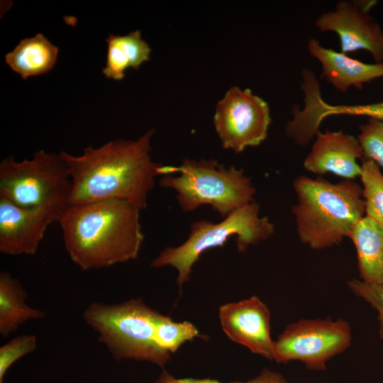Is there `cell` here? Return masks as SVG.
Listing matches in <instances>:
<instances>
[{
  "label": "cell",
  "instance_id": "cell-5",
  "mask_svg": "<svg viewBox=\"0 0 383 383\" xmlns=\"http://www.w3.org/2000/svg\"><path fill=\"white\" fill-rule=\"evenodd\" d=\"M158 313L141 299H131L117 304L92 302L82 318L115 360L147 362L163 368L171 354L155 340Z\"/></svg>",
  "mask_w": 383,
  "mask_h": 383
},
{
  "label": "cell",
  "instance_id": "cell-18",
  "mask_svg": "<svg viewBox=\"0 0 383 383\" xmlns=\"http://www.w3.org/2000/svg\"><path fill=\"white\" fill-rule=\"evenodd\" d=\"M106 42V61L102 73L108 79L121 80L127 69L138 70L143 63L150 60L151 48L142 38L140 30L124 35L110 34Z\"/></svg>",
  "mask_w": 383,
  "mask_h": 383
},
{
  "label": "cell",
  "instance_id": "cell-2",
  "mask_svg": "<svg viewBox=\"0 0 383 383\" xmlns=\"http://www.w3.org/2000/svg\"><path fill=\"white\" fill-rule=\"evenodd\" d=\"M140 211L120 199L69 206L58 222L70 260L84 271L136 260L144 240Z\"/></svg>",
  "mask_w": 383,
  "mask_h": 383
},
{
  "label": "cell",
  "instance_id": "cell-14",
  "mask_svg": "<svg viewBox=\"0 0 383 383\" xmlns=\"http://www.w3.org/2000/svg\"><path fill=\"white\" fill-rule=\"evenodd\" d=\"M308 50L321 64V77L341 92H345L351 86L362 89L365 84L383 77V62L364 63L345 53L326 48L315 39L309 40Z\"/></svg>",
  "mask_w": 383,
  "mask_h": 383
},
{
  "label": "cell",
  "instance_id": "cell-11",
  "mask_svg": "<svg viewBox=\"0 0 383 383\" xmlns=\"http://www.w3.org/2000/svg\"><path fill=\"white\" fill-rule=\"evenodd\" d=\"M218 316L221 328L229 339L255 354L273 360L271 313L258 297L253 296L221 305Z\"/></svg>",
  "mask_w": 383,
  "mask_h": 383
},
{
  "label": "cell",
  "instance_id": "cell-26",
  "mask_svg": "<svg viewBox=\"0 0 383 383\" xmlns=\"http://www.w3.org/2000/svg\"><path fill=\"white\" fill-rule=\"evenodd\" d=\"M153 383H187L185 379H177L173 375L162 370Z\"/></svg>",
  "mask_w": 383,
  "mask_h": 383
},
{
  "label": "cell",
  "instance_id": "cell-23",
  "mask_svg": "<svg viewBox=\"0 0 383 383\" xmlns=\"http://www.w3.org/2000/svg\"><path fill=\"white\" fill-rule=\"evenodd\" d=\"M351 291L368 302L378 312L379 335L383 339V285L367 284L359 279L348 282Z\"/></svg>",
  "mask_w": 383,
  "mask_h": 383
},
{
  "label": "cell",
  "instance_id": "cell-24",
  "mask_svg": "<svg viewBox=\"0 0 383 383\" xmlns=\"http://www.w3.org/2000/svg\"><path fill=\"white\" fill-rule=\"evenodd\" d=\"M324 116L332 115H352L367 116L370 118L383 121V101L365 105H338L325 104L322 108Z\"/></svg>",
  "mask_w": 383,
  "mask_h": 383
},
{
  "label": "cell",
  "instance_id": "cell-27",
  "mask_svg": "<svg viewBox=\"0 0 383 383\" xmlns=\"http://www.w3.org/2000/svg\"><path fill=\"white\" fill-rule=\"evenodd\" d=\"M184 379L187 383H222L218 380L208 379V378L206 379L184 378Z\"/></svg>",
  "mask_w": 383,
  "mask_h": 383
},
{
  "label": "cell",
  "instance_id": "cell-21",
  "mask_svg": "<svg viewBox=\"0 0 383 383\" xmlns=\"http://www.w3.org/2000/svg\"><path fill=\"white\" fill-rule=\"evenodd\" d=\"M357 140L363 157L375 162L383 168V121L369 118L360 127Z\"/></svg>",
  "mask_w": 383,
  "mask_h": 383
},
{
  "label": "cell",
  "instance_id": "cell-1",
  "mask_svg": "<svg viewBox=\"0 0 383 383\" xmlns=\"http://www.w3.org/2000/svg\"><path fill=\"white\" fill-rule=\"evenodd\" d=\"M150 129L135 140L115 139L99 148L91 145L82 155L60 152L71 179L70 205L120 199L141 211L159 176L160 163L152 161Z\"/></svg>",
  "mask_w": 383,
  "mask_h": 383
},
{
  "label": "cell",
  "instance_id": "cell-9",
  "mask_svg": "<svg viewBox=\"0 0 383 383\" xmlns=\"http://www.w3.org/2000/svg\"><path fill=\"white\" fill-rule=\"evenodd\" d=\"M271 123L270 108L250 89L231 87L218 101L213 126L222 147L235 153L260 145Z\"/></svg>",
  "mask_w": 383,
  "mask_h": 383
},
{
  "label": "cell",
  "instance_id": "cell-6",
  "mask_svg": "<svg viewBox=\"0 0 383 383\" xmlns=\"http://www.w3.org/2000/svg\"><path fill=\"white\" fill-rule=\"evenodd\" d=\"M259 212L260 205L252 201L218 223L205 219L195 221L190 225V233L183 243L164 248L150 265L153 268L174 267L181 290L189 281L194 263L205 251L223 246L232 236L236 237L237 249L240 252L269 238L274 233V224L267 216L260 217Z\"/></svg>",
  "mask_w": 383,
  "mask_h": 383
},
{
  "label": "cell",
  "instance_id": "cell-7",
  "mask_svg": "<svg viewBox=\"0 0 383 383\" xmlns=\"http://www.w3.org/2000/svg\"><path fill=\"white\" fill-rule=\"evenodd\" d=\"M72 184L60 155L38 150L21 162L9 156L0 163V196L23 207L44 206L67 209Z\"/></svg>",
  "mask_w": 383,
  "mask_h": 383
},
{
  "label": "cell",
  "instance_id": "cell-17",
  "mask_svg": "<svg viewBox=\"0 0 383 383\" xmlns=\"http://www.w3.org/2000/svg\"><path fill=\"white\" fill-rule=\"evenodd\" d=\"M27 292L18 279L6 271L0 273V334L6 337L25 323L42 319L45 313L26 303Z\"/></svg>",
  "mask_w": 383,
  "mask_h": 383
},
{
  "label": "cell",
  "instance_id": "cell-15",
  "mask_svg": "<svg viewBox=\"0 0 383 383\" xmlns=\"http://www.w3.org/2000/svg\"><path fill=\"white\" fill-rule=\"evenodd\" d=\"M349 238L356 250L362 281L383 285V226L364 216Z\"/></svg>",
  "mask_w": 383,
  "mask_h": 383
},
{
  "label": "cell",
  "instance_id": "cell-25",
  "mask_svg": "<svg viewBox=\"0 0 383 383\" xmlns=\"http://www.w3.org/2000/svg\"><path fill=\"white\" fill-rule=\"evenodd\" d=\"M235 383H289L279 372L264 369L252 379L246 382H235Z\"/></svg>",
  "mask_w": 383,
  "mask_h": 383
},
{
  "label": "cell",
  "instance_id": "cell-22",
  "mask_svg": "<svg viewBox=\"0 0 383 383\" xmlns=\"http://www.w3.org/2000/svg\"><path fill=\"white\" fill-rule=\"evenodd\" d=\"M37 348V338L24 334L8 341L0 347V383H4L9 368L20 358L33 353Z\"/></svg>",
  "mask_w": 383,
  "mask_h": 383
},
{
  "label": "cell",
  "instance_id": "cell-16",
  "mask_svg": "<svg viewBox=\"0 0 383 383\" xmlns=\"http://www.w3.org/2000/svg\"><path fill=\"white\" fill-rule=\"evenodd\" d=\"M58 53V48L38 33L21 40L4 59L13 72L26 79L49 72L56 64Z\"/></svg>",
  "mask_w": 383,
  "mask_h": 383
},
{
  "label": "cell",
  "instance_id": "cell-13",
  "mask_svg": "<svg viewBox=\"0 0 383 383\" xmlns=\"http://www.w3.org/2000/svg\"><path fill=\"white\" fill-rule=\"evenodd\" d=\"M363 157L357 138L342 131L318 132L310 152L306 157L305 169L316 174L331 172L345 179L360 177Z\"/></svg>",
  "mask_w": 383,
  "mask_h": 383
},
{
  "label": "cell",
  "instance_id": "cell-8",
  "mask_svg": "<svg viewBox=\"0 0 383 383\" xmlns=\"http://www.w3.org/2000/svg\"><path fill=\"white\" fill-rule=\"evenodd\" d=\"M351 340L350 326L343 319H301L289 324L274 340L273 360H296L307 369L323 370L326 362L344 352Z\"/></svg>",
  "mask_w": 383,
  "mask_h": 383
},
{
  "label": "cell",
  "instance_id": "cell-3",
  "mask_svg": "<svg viewBox=\"0 0 383 383\" xmlns=\"http://www.w3.org/2000/svg\"><path fill=\"white\" fill-rule=\"evenodd\" d=\"M293 207L300 240L311 249L338 245L365 213L362 189L353 179L333 184L323 178H296Z\"/></svg>",
  "mask_w": 383,
  "mask_h": 383
},
{
  "label": "cell",
  "instance_id": "cell-10",
  "mask_svg": "<svg viewBox=\"0 0 383 383\" xmlns=\"http://www.w3.org/2000/svg\"><path fill=\"white\" fill-rule=\"evenodd\" d=\"M66 209L23 207L0 196V252L13 256L35 255L48 226L58 222Z\"/></svg>",
  "mask_w": 383,
  "mask_h": 383
},
{
  "label": "cell",
  "instance_id": "cell-12",
  "mask_svg": "<svg viewBox=\"0 0 383 383\" xmlns=\"http://www.w3.org/2000/svg\"><path fill=\"white\" fill-rule=\"evenodd\" d=\"M316 24L322 32L338 34L342 52L365 50L377 63L383 62V30L362 7L340 1L334 11L322 13Z\"/></svg>",
  "mask_w": 383,
  "mask_h": 383
},
{
  "label": "cell",
  "instance_id": "cell-20",
  "mask_svg": "<svg viewBox=\"0 0 383 383\" xmlns=\"http://www.w3.org/2000/svg\"><path fill=\"white\" fill-rule=\"evenodd\" d=\"M202 337L192 323L175 322L169 316L158 313L155 325V340L163 350L174 353L186 342Z\"/></svg>",
  "mask_w": 383,
  "mask_h": 383
},
{
  "label": "cell",
  "instance_id": "cell-4",
  "mask_svg": "<svg viewBox=\"0 0 383 383\" xmlns=\"http://www.w3.org/2000/svg\"><path fill=\"white\" fill-rule=\"evenodd\" d=\"M160 187L174 190L179 206L190 212L210 205L223 218L254 201L255 189L242 169L228 167L213 159L185 158L178 166L160 164Z\"/></svg>",
  "mask_w": 383,
  "mask_h": 383
},
{
  "label": "cell",
  "instance_id": "cell-19",
  "mask_svg": "<svg viewBox=\"0 0 383 383\" xmlns=\"http://www.w3.org/2000/svg\"><path fill=\"white\" fill-rule=\"evenodd\" d=\"M360 178L365 216L383 226V174L374 161L362 158Z\"/></svg>",
  "mask_w": 383,
  "mask_h": 383
}]
</instances>
